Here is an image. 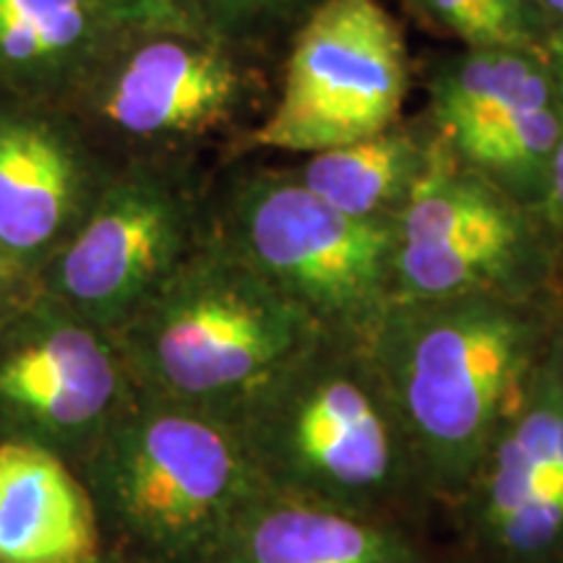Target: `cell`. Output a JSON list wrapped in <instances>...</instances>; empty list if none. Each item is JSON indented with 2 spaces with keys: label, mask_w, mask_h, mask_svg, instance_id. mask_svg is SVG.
Wrapping results in <instances>:
<instances>
[{
  "label": "cell",
  "mask_w": 563,
  "mask_h": 563,
  "mask_svg": "<svg viewBox=\"0 0 563 563\" xmlns=\"http://www.w3.org/2000/svg\"><path fill=\"white\" fill-rule=\"evenodd\" d=\"M230 426L269 493L443 530L365 342L323 334Z\"/></svg>",
  "instance_id": "7a4b0ae2"
},
{
  "label": "cell",
  "mask_w": 563,
  "mask_h": 563,
  "mask_svg": "<svg viewBox=\"0 0 563 563\" xmlns=\"http://www.w3.org/2000/svg\"><path fill=\"white\" fill-rule=\"evenodd\" d=\"M551 74L548 55L525 47H470L446 60L431 84L433 118L456 152L501 125Z\"/></svg>",
  "instance_id": "9a60e30c"
},
{
  "label": "cell",
  "mask_w": 563,
  "mask_h": 563,
  "mask_svg": "<svg viewBox=\"0 0 563 563\" xmlns=\"http://www.w3.org/2000/svg\"><path fill=\"white\" fill-rule=\"evenodd\" d=\"M194 32L230 47L269 45L298 32L323 0H178Z\"/></svg>",
  "instance_id": "ac0fdd59"
},
{
  "label": "cell",
  "mask_w": 563,
  "mask_h": 563,
  "mask_svg": "<svg viewBox=\"0 0 563 563\" xmlns=\"http://www.w3.org/2000/svg\"><path fill=\"white\" fill-rule=\"evenodd\" d=\"M203 563H452L446 534L262 493Z\"/></svg>",
  "instance_id": "7c38bea8"
},
{
  "label": "cell",
  "mask_w": 563,
  "mask_h": 563,
  "mask_svg": "<svg viewBox=\"0 0 563 563\" xmlns=\"http://www.w3.org/2000/svg\"><path fill=\"white\" fill-rule=\"evenodd\" d=\"M426 5L443 26L460 34L470 47H525V51H534L488 0H426Z\"/></svg>",
  "instance_id": "d6986e66"
},
{
  "label": "cell",
  "mask_w": 563,
  "mask_h": 563,
  "mask_svg": "<svg viewBox=\"0 0 563 563\" xmlns=\"http://www.w3.org/2000/svg\"><path fill=\"white\" fill-rule=\"evenodd\" d=\"M110 336L152 399L232 422L323 332L220 238L201 243Z\"/></svg>",
  "instance_id": "3957f363"
},
{
  "label": "cell",
  "mask_w": 563,
  "mask_h": 563,
  "mask_svg": "<svg viewBox=\"0 0 563 563\" xmlns=\"http://www.w3.org/2000/svg\"><path fill=\"white\" fill-rule=\"evenodd\" d=\"M559 321L548 300L525 295L391 300L365 342L441 522L522 399Z\"/></svg>",
  "instance_id": "6da1fadb"
},
{
  "label": "cell",
  "mask_w": 563,
  "mask_h": 563,
  "mask_svg": "<svg viewBox=\"0 0 563 563\" xmlns=\"http://www.w3.org/2000/svg\"><path fill=\"white\" fill-rule=\"evenodd\" d=\"M125 365L110 334L53 298L0 321V426L60 456L121 410Z\"/></svg>",
  "instance_id": "9c48e42d"
},
{
  "label": "cell",
  "mask_w": 563,
  "mask_h": 563,
  "mask_svg": "<svg viewBox=\"0 0 563 563\" xmlns=\"http://www.w3.org/2000/svg\"><path fill=\"white\" fill-rule=\"evenodd\" d=\"M222 241L329 336L368 342L394 300V217L344 214L298 173L238 180Z\"/></svg>",
  "instance_id": "5b68a950"
},
{
  "label": "cell",
  "mask_w": 563,
  "mask_h": 563,
  "mask_svg": "<svg viewBox=\"0 0 563 563\" xmlns=\"http://www.w3.org/2000/svg\"><path fill=\"white\" fill-rule=\"evenodd\" d=\"M108 178L81 141L42 112L0 115V253L13 262L55 256Z\"/></svg>",
  "instance_id": "8fae6325"
},
{
  "label": "cell",
  "mask_w": 563,
  "mask_h": 563,
  "mask_svg": "<svg viewBox=\"0 0 563 563\" xmlns=\"http://www.w3.org/2000/svg\"><path fill=\"white\" fill-rule=\"evenodd\" d=\"M199 245L186 186L165 167L139 162L108 178L47 262V292L89 327L112 334Z\"/></svg>",
  "instance_id": "ba28073f"
},
{
  "label": "cell",
  "mask_w": 563,
  "mask_h": 563,
  "mask_svg": "<svg viewBox=\"0 0 563 563\" xmlns=\"http://www.w3.org/2000/svg\"><path fill=\"white\" fill-rule=\"evenodd\" d=\"M5 319V316H0V321H3Z\"/></svg>",
  "instance_id": "cb8c5ba5"
},
{
  "label": "cell",
  "mask_w": 563,
  "mask_h": 563,
  "mask_svg": "<svg viewBox=\"0 0 563 563\" xmlns=\"http://www.w3.org/2000/svg\"><path fill=\"white\" fill-rule=\"evenodd\" d=\"M488 3L501 13L506 21H509L527 45L534 47V40L540 37V32H543V24L548 16L543 0H488Z\"/></svg>",
  "instance_id": "7402d4cb"
},
{
  "label": "cell",
  "mask_w": 563,
  "mask_h": 563,
  "mask_svg": "<svg viewBox=\"0 0 563 563\" xmlns=\"http://www.w3.org/2000/svg\"><path fill=\"white\" fill-rule=\"evenodd\" d=\"M431 150L402 129L311 154L302 186L352 217H394L420 180Z\"/></svg>",
  "instance_id": "2e32d148"
},
{
  "label": "cell",
  "mask_w": 563,
  "mask_h": 563,
  "mask_svg": "<svg viewBox=\"0 0 563 563\" xmlns=\"http://www.w3.org/2000/svg\"><path fill=\"white\" fill-rule=\"evenodd\" d=\"M84 563H121V561H108V559H102V555H100V559H95V561H84Z\"/></svg>",
  "instance_id": "603a6c76"
},
{
  "label": "cell",
  "mask_w": 563,
  "mask_h": 563,
  "mask_svg": "<svg viewBox=\"0 0 563 563\" xmlns=\"http://www.w3.org/2000/svg\"><path fill=\"white\" fill-rule=\"evenodd\" d=\"M102 555L89 490L51 449L0 443V563H84Z\"/></svg>",
  "instance_id": "5bb4252c"
},
{
  "label": "cell",
  "mask_w": 563,
  "mask_h": 563,
  "mask_svg": "<svg viewBox=\"0 0 563 563\" xmlns=\"http://www.w3.org/2000/svg\"><path fill=\"white\" fill-rule=\"evenodd\" d=\"M129 34L100 0H0V91L76 97Z\"/></svg>",
  "instance_id": "4fadbf2b"
},
{
  "label": "cell",
  "mask_w": 563,
  "mask_h": 563,
  "mask_svg": "<svg viewBox=\"0 0 563 563\" xmlns=\"http://www.w3.org/2000/svg\"><path fill=\"white\" fill-rule=\"evenodd\" d=\"M548 66L553 74V89H555V108H559V144H555V159H553V178H551V194L543 207V214L548 224L563 232V37H553L548 42Z\"/></svg>",
  "instance_id": "44dd1931"
},
{
  "label": "cell",
  "mask_w": 563,
  "mask_h": 563,
  "mask_svg": "<svg viewBox=\"0 0 563 563\" xmlns=\"http://www.w3.org/2000/svg\"><path fill=\"white\" fill-rule=\"evenodd\" d=\"M84 460L100 532L144 563H203L266 493L228 420L162 399L121 405Z\"/></svg>",
  "instance_id": "277c9868"
},
{
  "label": "cell",
  "mask_w": 563,
  "mask_h": 563,
  "mask_svg": "<svg viewBox=\"0 0 563 563\" xmlns=\"http://www.w3.org/2000/svg\"><path fill=\"white\" fill-rule=\"evenodd\" d=\"M407 51L378 0H323L295 32L279 100L249 150L319 154L391 129L407 95Z\"/></svg>",
  "instance_id": "8992f818"
},
{
  "label": "cell",
  "mask_w": 563,
  "mask_h": 563,
  "mask_svg": "<svg viewBox=\"0 0 563 563\" xmlns=\"http://www.w3.org/2000/svg\"><path fill=\"white\" fill-rule=\"evenodd\" d=\"M100 5L131 34H196L178 0H100Z\"/></svg>",
  "instance_id": "ffe728a7"
},
{
  "label": "cell",
  "mask_w": 563,
  "mask_h": 563,
  "mask_svg": "<svg viewBox=\"0 0 563 563\" xmlns=\"http://www.w3.org/2000/svg\"><path fill=\"white\" fill-rule=\"evenodd\" d=\"M110 133L146 144L203 136L245 100L230 47L201 34H129L76 91Z\"/></svg>",
  "instance_id": "30bf717a"
},
{
  "label": "cell",
  "mask_w": 563,
  "mask_h": 563,
  "mask_svg": "<svg viewBox=\"0 0 563 563\" xmlns=\"http://www.w3.org/2000/svg\"><path fill=\"white\" fill-rule=\"evenodd\" d=\"M443 534L452 563H563V319Z\"/></svg>",
  "instance_id": "52a82bcc"
},
{
  "label": "cell",
  "mask_w": 563,
  "mask_h": 563,
  "mask_svg": "<svg viewBox=\"0 0 563 563\" xmlns=\"http://www.w3.org/2000/svg\"><path fill=\"white\" fill-rule=\"evenodd\" d=\"M555 144L559 108L553 74H548L501 125L460 154L519 207L543 209L551 194Z\"/></svg>",
  "instance_id": "e0dca14e"
}]
</instances>
